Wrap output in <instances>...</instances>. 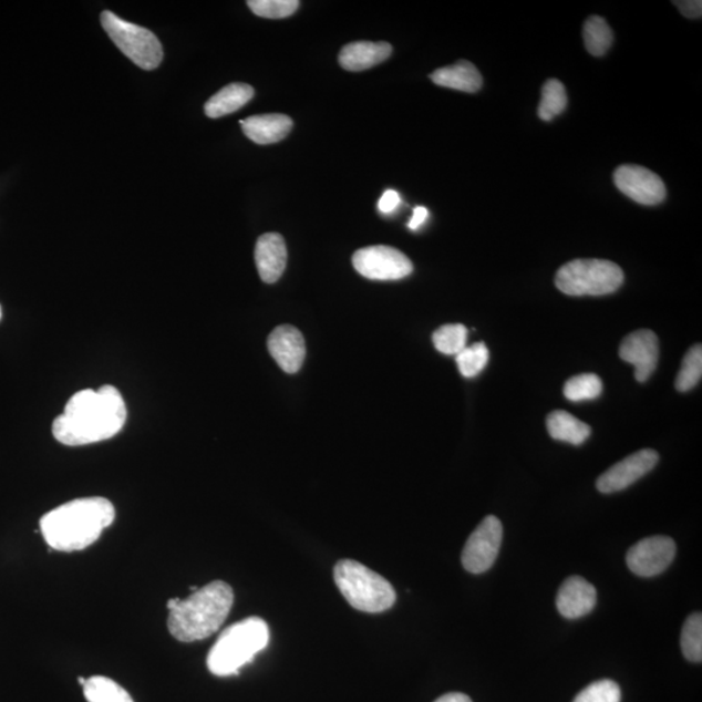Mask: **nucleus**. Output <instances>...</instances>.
I'll return each mask as SVG.
<instances>
[{"label":"nucleus","instance_id":"1","mask_svg":"<svg viewBox=\"0 0 702 702\" xmlns=\"http://www.w3.org/2000/svg\"><path fill=\"white\" fill-rule=\"evenodd\" d=\"M125 422L122 393L115 386L103 385L99 391L85 390L72 395L64 413L52 423V435L63 445H89L114 437Z\"/></svg>","mask_w":702,"mask_h":702},{"label":"nucleus","instance_id":"2","mask_svg":"<svg viewBox=\"0 0 702 702\" xmlns=\"http://www.w3.org/2000/svg\"><path fill=\"white\" fill-rule=\"evenodd\" d=\"M115 517V507L107 498L85 497L73 499L43 515L40 527L50 548L76 551L99 540Z\"/></svg>","mask_w":702,"mask_h":702},{"label":"nucleus","instance_id":"3","mask_svg":"<svg viewBox=\"0 0 702 702\" xmlns=\"http://www.w3.org/2000/svg\"><path fill=\"white\" fill-rule=\"evenodd\" d=\"M234 602V589L226 581H211L188 599L168 601V630L183 642L210 638L226 622Z\"/></svg>","mask_w":702,"mask_h":702},{"label":"nucleus","instance_id":"4","mask_svg":"<svg viewBox=\"0 0 702 702\" xmlns=\"http://www.w3.org/2000/svg\"><path fill=\"white\" fill-rule=\"evenodd\" d=\"M270 642V627L250 617L224 630L207 655V668L216 677L238 674Z\"/></svg>","mask_w":702,"mask_h":702},{"label":"nucleus","instance_id":"5","mask_svg":"<svg viewBox=\"0 0 702 702\" xmlns=\"http://www.w3.org/2000/svg\"><path fill=\"white\" fill-rule=\"evenodd\" d=\"M333 578L341 595L357 610L383 612L398 600L390 581L354 559H342L335 564Z\"/></svg>","mask_w":702,"mask_h":702},{"label":"nucleus","instance_id":"6","mask_svg":"<svg viewBox=\"0 0 702 702\" xmlns=\"http://www.w3.org/2000/svg\"><path fill=\"white\" fill-rule=\"evenodd\" d=\"M621 267L602 259H577L559 268L556 287L567 296H607L622 287Z\"/></svg>","mask_w":702,"mask_h":702},{"label":"nucleus","instance_id":"7","mask_svg":"<svg viewBox=\"0 0 702 702\" xmlns=\"http://www.w3.org/2000/svg\"><path fill=\"white\" fill-rule=\"evenodd\" d=\"M101 22L112 42L134 64L145 71L158 69L163 62V48L154 33L123 20L111 11L101 14Z\"/></svg>","mask_w":702,"mask_h":702},{"label":"nucleus","instance_id":"8","mask_svg":"<svg viewBox=\"0 0 702 702\" xmlns=\"http://www.w3.org/2000/svg\"><path fill=\"white\" fill-rule=\"evenodd\" d=\"M503 523L495 515L485 517L462 551V565L472 574H483L495 565L503 544Z\"/></svg>","mask_w":702,"mask_h":702},{"label":"nucleus","instance_id":"9","mask_svg":"<svg viewBox=\"0 0 702 702\" xmlns=\"http://www.w3.org/2000/svg\"><path fill=\"white\" fill-rule=\"evenodd\" d=\"M353 265L358 273L371 280H401L414 270L412 260L405 254L385 245L358 250L353 256Z\"/></svg>","mask_w":702,"mask_h":702},{"label":"nucleus","instance_id":"10","mask_svg":"<svg viewBox=\"0 0 702 702\" xmlns=\"http://www.w3.org/2000/svg\"><path fill=\"white\" fill-rule=\"evenodd\" d=\"M677 545L671 537H647L627 553L626 561L629 569L638 577L653 578L667 571L674 561Z\"/></svg>","mask_w":702,"mask_h":702},{"label":"nucleus","instance_id":"11","mask_svg":"<svg viewBox=\"0 0 702 702\" xmlns=\"http://www.w3.org/2000/svg\"><path fill=\"white\" fill-rule=\"evenodd\" d=\"M615 184L626 197L639 205L655 206L667 198V186L661 177L633 164H624L615 172Z\"/></svg>","mask_w":702,"mask_h":702},{"label":"nucleus","instance_id":"12","mask_svg":"<svg viewBox=\"0 0 702 702\" xmlns=\"http://www.w3.org/2000/svg\"><path fill=\"white\" fill-rule=\"evenodd\" d=\"M657 463H659V453L655 451L642 450L633 453L603 473L597 479L596 487L605 495L623 491L651 473Z\"/></svg>","mask_w":702,"mask_h":702},{"label":"nucleus","instance_id":"13","mask_svg":"<svg viewBox=\"0 0 702 702\" xmlns=\"http://www.w3.org/2000/svg\"><path fill=\"white\" fill-rule=\"evenodd\" d=\"M659 339L654 332L640 330L623 339L619 348V357L634 368V378L639 383H646L655 371L659 362Z\"/></svg>","mask_w":702,"mask_h":702},{"label":"nucleus","instance_id":"14","mask_svg":"<svg viewBox=\"0 0 702 702\" xmlns=\"http://www.w3.org/2000/svg\"><path fill=\"white\" fill-rule=\"evenodd\" d=\"M268 350L276 363L287 373L301 370L306 357L303 334L293 326L275 328L267 341Z\"/></svg>","mask_w":702,"mask_h":702},{"label":"nucleus","instance_id":"15","mask_svg":"<svg viewBox=\"0 0 702 702\" xmlns=\"http://www.w3.org/2000/svg\"><path fill=\"white\" fill-rule=\"evenodd\" d=\"M597 602L596 588L580 577L564 581L557 595V609L566 619H579L591 612Z\"/></svg>","mask_w":702,"mask_h":702},{"label":"nucleus","instance_id":"16","mask_svg":"<svg viewBox=\"0 0 702 702\" xmlns=\"http://www.w3.org/2000/svg\"><path fill=\"white\" fill-rule=\"evenodd\" d=\"M288 250L279 234L260 236L256 246V264L260 279L267 283L278 281L286 271Z\"/></svg>","mask_w":702,"mask_h":702},{"label":"nucleus","instance_id":"17","mask_svg":"<svg viewBox=\"0 0 702 702\" xmlns=\"http://www.w3.org/2000/svg\"><path fill=\"white\" fill-rule=\"evenodd\" d=\"M386 42H354L347 44L340 52L339 62L343 70L361 72L386 61L392 54Z\"/></svg>","mask_w":702,"mask_h":702},{"label":"nucleus","instance_id":"18","mask_svg":"<svg viewBox=\"0 0 702 702\" xmlns=\"http://www.w3.org/2000/svg\"><path fill=\"white\" fill-rule=\"evenodd\" d=\"M245 136L258 145H271L288 136L293 121L287 115L267 114L245 118L240 122Z\"/></svg>","mask_w":702,"mask_h":702},{"label":"nucleus","instance_id":"19","mask_svg":"<svg viewBox=\"0 0 702 702\" xmlns=\"http://www.w3.org/2000/svg\"><path fill=\"white\" fill-rule=\"evenodd\" d=\"M431 80L438 86L465 93L479 92L483 86V78L479 70L473 63L466 61H460L453 65L436 70L431 74Z\"/></svg>","mask_w":702,"mask_h":702},{"label":"nucleus","instance_id":"20","mask_svg":"<svg viewBox=\"0 0 702 702\" xmlns=\"http://www.w3.org/2000/svg\"><path fill=\"white\" fill-rule=\"evenodd\" d=\"M254 96V89L248 84H230L211 96L205 104V114L210 118H219L234 114L242 109Z\"/></svg>","mask_w":702,"mask_h":702},{"label":"nucleus","instance_id":"21","mask_svg":"<svg viewBox=\"0 0 702 702\" xmlns=\"http://www.w3.org/2000/svg\"><path fill=\"white\" fill-rule=\"evenodd\" d=\"M547 427L551 438L572 445H581L592 432L588 424L564 410L548 415Z\"/></svg>","mask_w":702,"mask_h":702},{"label":"nucleus","instance_id":"22","mask_svg":"<svg viewBox=\"0 0 702 702\" xmlns=\"http://www.w3.org/2000/svg\"><path fill=\"white\" fill-rule=\"evenodd\" d=\"M82 686L87 702H134L121 684L106 677L89 678Z\"/></svg>","mask_w":702,"mask_h":702},{"label":"nucleus","instance_id":"23","mask_svg":"<svg viewBox=\"0 0 702 702\" xmlns=\"http://www.w3.org/2000/svg\"><path fill=\"white\" fill-rule=\"evenodd\" d=\"M582 39H585L589 54L602 56L611 48L615 34H612L607 20L600 17H591L586 21L585 28H582Z\"/></svg>","mask_w":702,"mask_h":702},{"label":"nucleus","instance_id":"24","mask_svg":"<svg viewBox=\"0 0 702 702\" xmlns=\"http://www.w3.org/2000/svg\"><path fill=\"white\" fill-rule=\"evenodd\" d=\"M567 106L566 89L561 81L550 79L545 82L539 106V117L544 122H551L561 115Z\"/></svg>","mask_w":702,"mask_h":702},{"label":"nucleus","instance_id":"25","mask_svg":"<svg viewBox=\"0 0 702 702\" xmlns=\"http://www.w3.org/2000/svg\"><path fill=\"white\" fill-rule=\"evenodd\" d=\"M467 328L462 324H446L440 327L432 335L433 345L440 353L457 355L467 343Z\"/></svg>","mask_w":702,"mask_h":702},{"label":"nucleus","instance_id":"26","mask_svg":"<svg viewBox=\"0 0 702 702\" xmlns=\"http://www.w3.org/2000/svg\"><path fill=\"white\" fill-rule=\"evenodd\" d=\"M601 393L602 382L595 373L574 376L564 386L565 398L572 402L596 400Z\"/></svg>","mask_w":702,"mask_h":702},{"label":"nucleus","instance_id":"27","mask_svg":"<svg viewBox=\"0 0 702 702\" xmlns=\"http://www.w3.org/2000/svg\"><path fill=\"white\" fill-rule=\"evenodd\" d=\"M702 376V347L694 345L683 358L681 371H679L675 388L679 392H689L700 383Z\"/></svg>","mask_w":702,"mask_h":702},{"label":"nucleus","instance_id":"28","mask_svg":"<svg viewBox=\"0 0 702 702\" xmlns=\"http://www.w3.org/2000/svg\"><path fill=\"white\" fill-rule=\"evenodd\" d=\"M682 652L686 660L691 662L702 661V616L701 612H693L686 618L681 638Z\"/></svg>","mask_w":702,"mask_h":702},{"label":"nucleus","instance_id":"29","mask_svg":"<svg viewBox=\"0 0 702 702\" xmlns=\"http://www.w3.org/2000/svg\"><path fill=\"white\" fill-rule=\"evenodd\" d=\"M489 362V350L484 342L474 343L466 347L457 354V365L462 376L475 378L487 368Z\"/></svg>","mask_w":702,"mask_h":702},{"label":"nucleus","instance_id":"30","mask_svg":"<svg viewBox=\"0 0 702 702\" xmlns=\"http://www.w3.org/2000/svg\"><path fill=\"white\" fill-rule=\"evenodd\" d=\"M248 6L259 18L286 19L296 13L300 2L297 0H249Z\"/></svg>","mask_w":702,"mask_h":702},{"label":"nucleus","instance_id":"31","mask_svg":"<svg viewBox=\"0 0 702 702\" xmlns=\"http://www.w3.org/2000/svg\"><path fill=\"white\" fill-rule=\"evenodd\" d=\"M622 692L616 682L603 679V681L589 684L582 690L574 702H621Z\"/></svg>","mask_w":702,"mask_h":702},{"label":"nucleus","instance_id":"32","mask_svg":"<svg viewBox=\"0 0 702 702\" xmlns=\"http://www.w3.org/2000/svg\"><path fill=\"white\" fill-rule=\"evenodd\" d=\"M675 4L685 18L701 19L702 2L700 0H683V2H675Z\"/></svg>","mask_w":702,"mask_h":702},{"label":"nucleus","instance_id":"33","mask_svg":"<svg viewBox=\"0 0 702 702\" xmlns=\"http://www.w3.org/2000/svg\"><path fill=\"white\" fill-rule=\"evenodd\" d=\"M401 204L400 194L394 190H386L384 196L379 202V210L384 214H390L395 210Z\"/></svg>","mask_w":702,"mask_h":702},{"label":"nucleus","instance_id":"34","mask_svg":"<svg viewBox=\"0 0 702 702\" xmlns=\"http://www.w3.org/2000/svg\"><path fill=\"white\" fill-rule=\"evenodd\" d=\"M429 218V210L427 208L420 206L416 207L413 214V218L412 220L409 221V228L416 230L417 228H420L422 226V224L427 220Z\"/></svg>","mask_w":702,"mask_h":702},{"label":"nucleus","instance_id":"35","mask_svg":"<svg viewBox=\"0 0 702 702\" xmlns=\"http://www.w3.org/2000/svg\"><path fill=\"white\" fill-rule=\"evenodd\" d=\"M435 702H473V700L469 699L467 694L454 692L444 694V696L437 699Z\"/></svg>","mask_w":702,"mask_h":702},{"label":"nucleus","instance_id":"36","mask_svg":"<svg viewBox=\"0 0 702 702\" xmlns=\"http://www.w3.org/2000/svg\"><path fill=\"white\" fill-rule=\"evenodd\" d=\"M86 681H87V679H85V678H79V682H80L81 685H85Z\"/></svg>","mask_w":702,"mask_h":702},{"label":"nucleus","instance_id":"37","mask_svg":"<svg viewBox=\"0 0 702 702\" xmlns=\"http://www.w3.org/2000/svg\"><path fill=\"white\" fill-rule=\"evenodd\" d=\"M0 319H2V308H0Z\"/></svg>","mask_w":702,"mask_h":702}]
</instances>
